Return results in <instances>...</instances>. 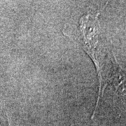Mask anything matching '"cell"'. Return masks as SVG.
Instances as JSON below:
<instances>
[{
    "mask_svg": "<svg viewBox=\"0 0 126 126\" xmlns=\"http://www.w3.org/2000/svg\"></svg>",
    "mask_w": 126,
    "mask_h": 126,
    "instance_id": "1",
    "label": "cell"
}]
</instances>
